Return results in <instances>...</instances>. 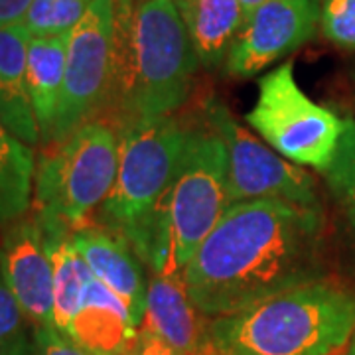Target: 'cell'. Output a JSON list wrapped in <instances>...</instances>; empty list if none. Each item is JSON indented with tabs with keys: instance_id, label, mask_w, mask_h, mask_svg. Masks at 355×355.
<instances>
[{
	"instance_id": "1",
	"label": "cell",
	"mask_w": 355,
	"mask_h": 355,
	"mask_svg": "<svg viewBox=\"0 0 355 355\" xmlns=\"http://www.w3.org/2000/svg\"><path fill=\"white\" fill-rule=\"evenodd\" d=\"M205 316L243 312L298 284L324 279V209L282 200L229 205L184 268Z\"/></svg>"
},
{
	"instance_id": "2",
	"label": "cell",
	"mask_w": 355,
	"mask_h": 355,
	"mask_svg": "<svg viewBox=\"0 0 355 355\" xmlns=\"http://www.w3.org/2000/svg\"><path fill=\"white\" fill-rule=\"evenodd\" d=\"M200 60L174 0H114L113 85L103 119L116 130L174 114Z\"/></svg>"
},
{
	"instance_id": "3",
	"label": "cell",
	"mask_w": 355,
	"mask_h": 355,
	"mask_svg": "<svg viewBox=\"0 0 355 355\" xmlns=\"http://www.w3.org/2000/svg\"><path fill=\"white\" fill-rule=\"evenodd\" d=\"M219 355H334L355 334V292L326 279L211 320Z\"/></svg>"
},
{
	"instance_id": "4",
	"label": "cell",
	"mask_w": 355,
	"mask_h": 355,
	"mask_svg": "<svg viewBox=\"0 0 355 355\" xmlns=\"http://www.w3.org/2000/svg\"><path fill=\"white\" fill-rule=\"evenodd\" d=\"M191 127L174 114L119 128V168L101 205V225L130 245L153 268L160 241V211L172 188Z\"/></svg>"
},
{
	"instance_id": "5",
	"label": "cell",
	"mask_w": 355,
	"mask_h": 355,
	"mask_svg": "<svg viewBox=\"0 0 355 355\" xmlns=\"http://www.w3.org/2000/svg\"><path fill=\"white\" fill-rule=\"evenodd\" d=\"M227 207V148L209 127L191 128L162 203L153 275L184 270Z\"/></svg>"
},
{
	"instance_id": "6",
	"label": "cell",
	"mask_w": 355,
	"mask_h": 355,
	"mask_svg": "<svg viewBox=\"0 0 355 355\" xmlns=\"http://www.w3.org/2000/svg\"><path fill=\"white\" fill-rule=\"evenodd\" d=\"M119 168V130L107 119L89 121L42 154L34 178L36 216L83 227L113 188Z\"/></svg>"
},
{
	"instance_id": "7",
	"label": "cell",
	"mask_w": 355,
	"mask_h": 355,
	"mask_svg": "<svg viewBox=\"0 0 355 355\" xmlns=\"http://www.w3.org/2000/svg\"><path fill=\"white\" fill-rule=\"evenodd\" d=\"M245 121L282 158L320 172L331 164L345 127L338 114L300 89L292 62L259 79V95Z\"/></svg>"
},
{
	"instance_id": "8",
	"label": "cell",
	"mask_w": 355,
	"mask_h": 355,
	"mask_svg": "<svg viewBox=\"0 0 355 355\" xmlns=\"http://www.w3.org/2000/svg\"><path fill=\"white\" fill-rule=\"evenodd\" d=\"M205 125L227 148V205L257 200L322 205L316 180L239 125L223 103H205Z\"/></svg>"
},
{
	"instance_id": "9",
	"label": "cell",
	"mask_w": 355,
	"mask_h": 355,
	"mask_svg": "<svg viewBox=\"0 0 355 355\" xmlns=\"http://www.w3.org/2000/svg\"><path fill=\"white\" fill-rule=\"evenodd\" d=\"M114 0H95L69 32L62 101L51 142L105 114L113 85Z\"/></svg>"
},
{
	"instance_id": "10",
	"label": "cell",
	"mask_w": 355,
	"mask_h": 355,
	"mask_svg": "<svg viewBox=\"0 0 355 355\" xmlns=\"http://www.w3.org/2000/svg\"><path fill=\"white\" fill-rule=\"evenodd\" d=\"M322 0H266L247 16L235 38L225 71L231 77H254L268 65L302 48L316 36Z\"/></svg>"
},
{
	"instance_id": "11",
	"label": "cell",
	"mask_w": 355,
	"mask_h": 355,
	"mask_svg": "<svg viewBox=\"0 0 355 355\" xmlns=\"http://www.w3.org/2000/svg\"><path fill=\"white\" fill-rule=\"evenodd\" d=\"M2 279L38 328L53 326V266L38 219H16L0 243Z\"/></svg>"
},
{
	"instance_id": "12",
	"label": "cell",
	"mask_w": 355,
	"mask_h": 355,
	"mask_svg": "<svg viewBox=\"0 0 355 355\" xmlns=\"http://www.w3.org/2000/svg\"><path fill=\"white\" fill-rule=\"evenodd\" d=\"M211 322L191 302L184 270L156 272L146 288L142 330L150 331L184 355H219Z\"/></svg>"
},
{
	"instance_id": "13",
	"label": "cell",
	"mask_w": 355,
	"mask_h": 355,
	"mask_svg": "<svg viewBox=\"0 0 355 355\" xmlns=\"http://www.w3.org/2000/svg\"><path fill=\"white\" fill-rule=\"evenodd\" d=\"M71 241L87 263L93 277L119 296V300L127 306L135 326L140 330L148 284L144 282L139 254L125 239L105 227L83 225L73 229Z\"/></svg>"
},
{
	"instance_id": "14",
	"label": "cell",
	"mask_w": 355,
	"mask_h": 355,
	"mask_svg": "<svg viewBox=\"0 0 355 355\" xmlns=\"http://www.w3.org/2000/svg\"><path fill=\"white\" fill-rule=\"evenodd\" d=\"M64 334L89 355H123L139 328L119 296L93 277Z\"/></svg>"
},
{
	"instance_id": "15",
	"label": "cell",
	"mask_w": 355,
	"mask_h": 355,
	"mask_svg": "<svg viewBox=\"0 0 355 355\" xmlns=\"http://www.w3.org/2000/svg\"><path fill=\"white\" fill-rule=\"evenodd\" d=\"M30 38L24 24L0 28V123L16 139L34 146L40 142V128L26 83Z\"/></svg>"
},
{
	"instance_id": "16",
	"label": "cell",
	"mask_w": 355,
	"mask_h": 355,
	"mask_svg": "<svg viewBox=\"0 0 355 355\" xmlns=\"http://www.w3.org/2000/svg\"><path fill=\"white\" fill-rule=\"evenodd\" d=\"M191 46L205 69L225 65L229 50L247 20L239 0H174Z\"/></svg>"
},
{
	"instance_id": "17",
	"label": "cell",
	"mask_w": 355,
	"mask_h": 355,
	"mask_svg": "<svg viewBox=\"0 0 355 355\" xmlns=\"http://www.w3.org/2000/svg\"><path fill=\"white\" fill-rule=\"evenodd\" d=\"M69 34L60 36H32L28 42L26 83L32 109L36 114L42 142L50 144L58 109L62 101Z\"/></svg>"
},
{
	"instance_id": "18",
	"label": "cell",
	"mask_w": 355,
	"mask_h": 355,
	"mask_svg": "<svg viewBox=\"0 0 355 355\" xmlns=\"http://www.w3.org/2000/svg\"><path fill=\"white\" fill-rule=\"evenodd\" d=\"M36 178L34 150L0 123V221L26 216Z\"/></svg>"
},
{
	"instance_id": "19",
	"label": "cell",
	"mask_w": 355,
	"mask_h": 355,
	"mask_svg": "<svg viewBox=\"0 0 355 355\" xmlns=\"http://www.w3.org/2000/svg\"><path fill=\"white\" fill-rule=\"evenodd\" d=\"M36 330L0 272V355H36Z\"/></svg>"
},
{
	"instance_id": "20",
	"label": "cell",
	"mask_w": 355,
	"mask_h": 355,
	"mask_svg": "<svg viewBox=\"0 0 355 355\" xmlns=\"http://www.w3.org/2000/svg\"><path fill=\"white\" fill-rule=\"evenodd\" d=\"M93 2L95 0H34L22 24L30 36L69 34Z\"/></svg>"
},
{
	"instance_id": "21",
	"label": "cell",
	"mask_w": 355,
	"mask_h": 355,
	"mask_svg": "<svg viewBox=\"0 0 355 355\" xmlns=\"http://www.w3.org/2000/svg\"><path fill=\"white\" fill-rule=\"evenodd\" d=\"M331 196L342 203H355V119L345 121L336 156L324 172Z\"/></svg>"
},
{
	"instance_id": "22",
	"label": "cell",
	"mask_w": 355,
	"mask_h": 355,
	"mask_svg": "<svg viewBox=\"0 0 355 355\" xmlns=\"http://www.w3.org/2000/svg\"><path fill=\"white\" fill-rule=\"evenodd\" d=\"M320 30L334 46L355 51V0H322Z\"/></svg>"
},
{
	"instance_id": "23",
	"label": "cell",
	"mask_w": 355,
	"mask_h": 355,
	"mask_svg": "<svg viewBox=\"0 0 355 355\" xmlns=\"http://www.w3.org/2000/svg\"><path fill=\"white\" fill-rule=\"evenodd\" d=\"M36 355H89L81 347H77L65 334L53 328H38L36 330Z\"/></svg>"
},
{
	"instance_id": "24",
	"label": "cell",
	"mask_w": 355,
	"mask_h": 355,
	"mask_svg": "<svg viewBox=\"0 0 355 355\" xmlns=\"http://www.w3.org/2000/svg\"><path fill=\"white\" fill-rule=\"evenodd\" d=\"M123 355H184L150 331L140 330Z\"/></svg>"
},
{
	"instance_id": "25",
	"label": "cell",
	"mask_w": 355,
	"mask_h": 355,
	"mask_svg": "<svg viewBox=\"0 0 355 355\" xmlns=\"http://www.w3.org/2000/svg\"><path fill=\"white\" fill-rule=\"evenodd\" d=\"M34 0H0V28L22 24Z\"/></svg>"
},
{
	"instance_id": "26",
	"label": "cell",
	"mask_w": 355,
	"mask_h": 355,
	"mask_svg": "<svg viewBox=\"0 0 355 355\" xmlns=\"http://www.w3.org/2000/svg\"><path fill=\"white\" fill-rule=\"evenodd\" d=\"M345 219H347V229H349V237H352V245H354L355 254V203L345 207Z\"/></svg>"
},
{
	"instance_id": "27",
	"label": "cell",
	"mask_w": 355,
	"mask_h": 355,
	"mask_svg": "<svg viewBox=\"0 0 355 355\" xmlns=\"http://www.w3.org/2000/svg\"><path fill=\"white\" fill-rule=\"evenodd\" d=\"M263 2H266V0H239V4L243 6V10H245V16H249L253 10H257Z\"/></svg>"
},
{
	"instance_id": "28",
	"label": "cell",
	"mask_w": 355,
	"mask_h": 355,
	"mask_svg": "<svg viewBox=\"0 0 355 355\" xmlns=\"http://www.w3.org/2000/svg\"><path fill=\"white\" fill-rule=\"evenodd\" d=\"M345 355H355V334L354 338H352V342L347 343V352H345Z\"/></svg>"
},
{
	"instance_id": "29",
	"label": "cell",
	"mask_w": 355,
	"mask_h": 355,
	"mask_svg": "<svg viewBox=\"0 0 355 355\" xmlns=\"http://www.w3.org/2000/svg\"><path fill=\"white\" fill-rule=\"evenodd\" d=\"M354 77H355V76H354Z\"/></svg>"
}]
</instances>
